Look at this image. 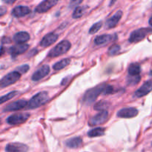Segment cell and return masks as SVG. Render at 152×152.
Segmentation results:
<instances>
[{"instance_id":"obj_28","label":"cell","mask_w":152,"mask_h":152,"mask_svg":"<svg viewBox=\"0 0 152 152\" xmlns=\"http://www.w3.org/2000/svg\"><path fill=\"white\" fill-rule=\"evenodd\" d=\"M101 27H102V22H96V23L94 24V25H92L91 28L90 30H89V33H90L91 34H95V33L98 32V31H99Z\"/></svg>"},{"instance_id":"obj_6","label":"cell","mask_w":152,"mask_h":152,"mask_svg":"<svg viewBox=\"0 0 152 152\" xmlns=\"http://www.w3.org/2000/svg\"><path fill=\"white\" fill-rule=\"evenodd\" d=\"M21 74L16 71L9 73L1 78V81H0V87L3 88H5L7 86L13 84L19 80Z\"/></svg>"},{"instance_id":"obj_7","label":"cell","mask_w":152,"mask_h":152,"mask_svg":"<svg viewBox=\"0 0 152 152\" xmlns=\"http://www.w3.org/2000/svg\"><path fill=\"white\" fill-rule=\"evenodd\" d=\"M108 113L107 111H102L98 113L95 116L92 117L89 120V125L91 126H98V125H101L102 123H105L107 120H108Z\"/></svg>"},{"instance_id":"obj_32","label":"cell","mask_w":152,"mask_h":152,"mask_svg":"<svg viewBox=\"0 0 152 152\" xmlns=\"http://www.w3.org/2000/svg\"><path fill=\"white\" fill-rule=\"evenodd\" d=\"M5 10H6L5 9H4V7H2V6H1V16H2V15L4 14V11H5Z\"/></svg>"},{"instance_id":"obj_16","label":"cell","mask_w":152,"mask_h":152,"mask_svg":"<svg viewBox=\"0 0 152 152\" xmlns=\"http://www.w3.org/2000/svg\"><path fill=\"white\" fill-rule=\"evenodd\" d=\"M116 37L111 34H102V35L97 36L94 39V43L96 45H105L108 44L111 41L114 39Z\"/></svg>"},{"instance_id":"obj_31","label":"cell","mask_w":152,"mask_h":152,"mask_svg":"<svg viewBox=\"0 0 152 152\" xmlns=\"http://www.w3.org/2000/svg\"><path fill=\"white\" fill-rule=\"evenodd\" d=\"M140 80V76H137V77H132L129 79V83L135 84V83H137Z\"/></svg>"},{"instance_id":"obj_30","label":"cell","mask_w":152,"mask_h":152,"mask_svg":"<svg viewBox=\"0 0 152 152\" xmlns=\"http://www.w3.org/2000/svg\"><path fill=\"white\" fill-rule=\"evenodd\" d=\"M114 92V87L111 86H109V85H107L103 94H113Z\"/></svg>"},{"instance_id":"obj_24","label":"cell","mask_w":152,"mask_h":152,"mask_svg":"<svg viewBox=\"0 0 152 152\" xmlns=\"http://www.w3.org/2000/svg\"><path fill=\"white\" fill-rule=\"evenodd\" d=\"M18 94H19V92H18L17 91H13L7 94L4 95V96H2L1 97V99H0L1 104L4 103V102H5L6 101H8L10 100V99H11L12 98H13L14 96H16V95H18Z\"/></svg>"},{"instance_id":"obj_20","label":"cell","mask_w":152,"mask_h":152,"mask_svg":"<svg viewBox=\"0 0 152 152\" xmlns=\"http://www.w3.org/2000/svg\"><path fill=\"white\" fill-rule=\"evenodd\" d=\"M65 143H66L67 146L69 147V148H77L81 146L82 144H83V140H82V139L80 137H76L71 138V139L68 140L65 142Z\"/></svg>"},{"instance_id":"obj_33","label":"cell","mask_w":152,"mask_h":152,"mask_svg":"<svg viewBox=\"0 0 152 152\" xmlns=\"http://www.w3.org/2000/svg\"><path fill=\"white\" fill-rule=\"evenodd\" d=\"M149 24H150V25H151L152 26V16H151V18H150V19H149Z\"/></svg>"},{"instance_id":"obj_1","label":"cell","mask_w":152,"mask_h":152,"mask_svg":"<svg viewBox=\"0 0 152 152\" xmlns=\"http://www.w3.org/2000/svg\"><path fill=\"white\" fill-rule=\"evenodd\" d=\"M106 86L107 85L105 84V83L100 84L99 86H96V87L93 88L89 89L88 91H87L86 93L85 94L84 96H83V102L86 105H91V103H93L101 93H104V91H105Z\"/></svg>"},{"instance_id":"obj_18","label":"cell","mask_w":152,"mask_h":152,"mask_svg":"<svg viewBox=\"0 0 152 152\" xmlns=\"http://www.w3.org/2000/svg\"><path fill=\"white\" fill-rule=\"evenodd\" d=\"M122 16H123V12L121 10H118L115 14L113 15L110 19L107 20L106 23H105V27L108 29L114 28L120 21Z\"/></svg>"},{"instance_id":"obj_4","label":"cell","mask_w":152,"mask_h":152,"mask_svg":"<svg viewBox=\"0 0 152 152\" xmlns=\"http://www.w3.org/2000/svg\"><path fill=\"white\" fill-rule=\"evenodd\" d=\"M152 32V29L151 28H139L137 30H135L131 34L130 37L129 39V41L130 42H138L141 41L148 34Z\"/></svg>"},{"instance_id":"obj_26","label":"cell","mask_w":152,"mask_h":152,"mask_svg":"<svg viewBox=\"0 0 152 152\" xmlns=\"http://www.w3.org/2000/svg\"><path fill=\"white\" fill-rule=\"evenodd\" d=\"M120 46L119 45L115 44V45H113L112 46L109 48L108 49V53L109 56H115V55L118 54L119 52L120 51Z\"/></svg>"},{"instance_id":"obj_13","label":"cell","mask_w":152,"mask_h":152,"mask_svg":"<svg viewBox=\"0 0 152 152\" xmlns=\"http://www.w3.org/2000/svg\"><path fill=\"white\" fill-rule=\"evenodd\" d=\"M28 48H29V45L28 44H17L10 47L8 52L12 56H16L26 52Z\"/></svg>"},{"instance_id":"obj_10","label":"cell","mask_w":152,"mask_h":152,"mask_svg":"<svg viewBox=\"0 0 152 152\" xmlns=\"http://www.w3.org/2000/svg\"><path fill=\"white\" fill-rule=\"evenodd\" d=\"M28 147L20 142H12L6 145V152H28Z\"/></svg>"},{"instance_id":"obj_27","label":"cell","mask_w":152,"mask_h":152,"mask_svg":"<svg viewBox=\"0 0 152 152\" xmlns=\"http://www.w3.org/2000/svg\"><path fill=\"white\" fill-rule=\"evenodd\" d=\"M85 12V7H81V6H79L77 7L74 10V13H73V18L74 19H78L80 18L83 15Z\"/></svg>"},{"instance_id":"obj_14","label":"cell","mask_w":152,"mask_h":152,"mask_svg":"<svg viewBox=\"0 0 152 152\" xmlns=\"http://www.w3.org/2000/svg\"><path fill=\"white\" fill-rule=\"evenodd\" d=\"M58 35L55 33H49L46 34L40 42V45L43 48L48 47L55 42L57 40Z\"/></svg>"},{"instance_id":"obj_9","label":"cell","mask_w":152,"mask_h":152,"mask_svg":"<svg viewBox=\"0 0 152 152\" xmlns=\"http://www.w3.org/2000/svg\"><path fill=\"white\" fill-rule=\"evenodd\" d=\"M58 1H55V0H46V1H43L36 7L35 11L39 13H45V12L48 11L54 5L57 4Z\"/></svg>"},{"instance_id":"obj_15","label":"cell","mask_w":152,"mask_h":152,"mask_svg":"<svg viewBox=\"0 0 152 152\" xmlns=\"http://www.w3.org/2000/svg\"><path fill=\"white\" fill-rule=\"evenodd\" d=\"M138 114V111L135 108H126L120 110L117 113V116L121 118H132Z\"/></svg>"},{"instance_id":"obj_34","label":"cell","mask_w":152,"mask_h":152,"mask_svg":"<svg viewBox=\"0 0 152 152\" xmlns=\"http://www.w3.org/2000/svg\"><path fill=\"white\" fill-rule=\"evenodd\" d=\"M150 74H151V76H152V71H151V73H150Z\"/></svg>"},{"instance_id":"obj_8","label":"cell","mask_w":152,"mask_h":152,"mask_svg":"<svg viewBox=\"0 0 152 152\" xmlns=\"http://www.w3.org/2000/svg\"><path fill=\"white\" fill-rule=\"evenodd\" d=\"M28 105V102H27L26 100H24V99H19V100L14 101V102L8 104V105L4 108V111H6V112H10V111H18V110H20V109H22V108H24L26 105Z\"/></svg>"},{"instance_id":"obj_12","label":"cell","mask_w":152,"mask_h":152,"mask_svg":"<svg viewBox=\"0 0 152 152\" xmlns=\"http://www.w3.org/2000/svg\"><path fill=\"white\" fill-rule=\"evenodd\" d=\"M152 91V81L149 80L147 81L138 90H137L134 93V96L136 97H142V96H145L148 94H149Z\"/></svg>"},{"instance_id":"obj_29","label":"cell","mask_w":152,"mask_h":152,"mask_svg":"<svg viewBox=\"0 0 152 152\" xmlns=\"http://www.w3.org/2000/svg\"><path fill=\"white\" fill-rule=\"evenodd\" d=\"M30 67L29 65H21V66L18 67L17 68H16V71H18V72L19 73V74H25V73L28 72V71L29 70Z\"/></svg>"},{"instance_id":"obj_25","label":"cell","mask_w":152,"mask_h":152,"mask_svg":"<svg viewBox=\"0 0 152 152\" xmlns=\"http://www.w3.org/2000/svg\"><path fill=\"white\" fill-rule=\"evenodd\" d=\"M109 106V103L105 101H100V102H97V103L95 105L94 109L96 110V111H106V108H108Z\"/></svg>"},{"instance_id":"obj_2","label":"cell","mask_w":152,"mask_h":152,"mask_svg":"<svg viewBox=\"0 0 152 152\" xmlns=\"http://www.w3.org/2000/svg\"><path fill=\"white\" fill-rule=\"evenodd\" d=\"M49 100V96L48 92L46 91H41L39 93L37 94L34 95L31 100L28 102V108L31 109H34L37 108L39 107L42 106L44 104H45Z\"/></svg>"},{"instance_id":"obj_3","label":"cell","mask_w":152,"mask_h":152,"mask_svg":"<svg viewBox=\"0 0 152 152\" xmlns=\"http://www.w3.org/2000/svg\"><path fill=\"white\" fill-rule=\"evenodd\" d=\"M71 46V44L69 41L63 40L50 50L48 53V56L49 57H56V56L65 54V53H67L70 50Z\"/></svg>"},{"instance_id":"obj_5","label":"cell","mask_w":152,"mask_h":152,"mask_svg":"<svg viewBox=\"0 0 152 152\" xmlns=\"http://www.w3.org/2000/svg\"><path fill=\"white\" fill-rule=\"evenodd\" d=\"M30 117V114L28 113H17L10 115L7 117V122L8 124L12 126H16V125H20L24 123L28 120Z\"/></svg>"},{"instance_id":"obj_21","label":"cell","mask_w":152,"mask_h":152,"mask_svg":"<svg viewBox=\"0 0 152 152\" xmlns=\"http://www.w3.org/2000/svg\"><path fill=\"white\" fill-rule=\"evenodd\" d=\"M140 66L138 63H132L131 64L130 66L129 67V74L131 77H137L139 76L140 73Z\"/></svg>"},{"instance_id":"obj_23","label":"cell","mask_w":152,"mask_h":152,"mask_svg":"<svg viewBox=\"0 0 152 152\" xmlns=\"http://www.w3.org/2000/svg\"><path fill=\"white\" fill-rule=\"evenodd\" d=\"M105 133V129L103 128L98 127L94 129H92L90 132L88 133V135L90 137H100L102 136Z\"/></svg>"},{"instance_id":"obj_22","label":"cell","mask_w":152,"mask_h":152,"mask_svg":"<svg viewBox=\"0 0 152 152\" xmlns=\"http://www.w3.org/2000/svg\"><path fill=\"white\" fill-rule=\"evenodd\" d=\"M71 62V60L69 59H63L60 60L59 62H57L53 65V68L55 71H59V70L63 69L64 68L68 65Z\"/></svg>"},{"instance_id":"obj_17","label":"cell","mask_w":152,"mask_h":152,"mask_svg":"<svg viewBox=\"0 0 152 152\" xmlns=\"http://www.w3.org/2000/svg\"><path fill=\"white\" fill-rule=\"evenodd\" d=\"M31 13V9L27 6L19 5L16 6L12 10L11 14L15 17H22V16H25L26 15L29 14Z\"/></svg>"},{"instance_id":"obj_19","label":"cell","mask_w":152,"mask_h":152,"mask_svg":"<svg viewBox=\"0 0 152 152\" xmlns=\"http://www.w3.org/2000/svg\"><path fill=\"white\" fill-rule=\"evenodd\" d=\"M30 39V35L25 31H20L16 33L13 37V40L18 44H25Z\"/></svg>"},{"instance_id":"obj_11","label":"cell","mask_w":152,"mask_h":152,"mask_svg":"<svg viewBox=\"0 0 152 152\" xmlns=\"http://www.w3.org/2000/svg\"><path fill=\"white\" fill-rule=\"evenodd\" d=\"M49 72H50V67L47 65H42L34 73L31 79L33 81H39L46 77L49 74Z\"/></svg>"},{"instance_id":"obj_35","label":"cell","mask_w":152,"mask_h":152,"mask_svg":"<svg viewBox=\"0 0 152 152\" xmlns=\"http://www.w3.org/2000/svg\"><path fill=\"white\" fill-rule=\"evenodd\" d=\"M151 145H152V143H151Z\"/></svg>"}]
</instances>
